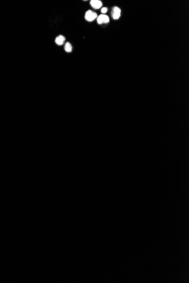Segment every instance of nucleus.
<instances>
[{
	"label": "nucleus",
	"instance_id": "0eeeda50",
	"mask_svg": "<svg viewBox=\"0 0 189 283\" xmlns=\"http://www.w3.org/2000/svg\"><path fill=\"white\" fill-rule=\"evenodd\" d=\"M101 11H102V13L105 14V13H106L107 12V8H106V7H103V8H102V10Z\"/></svg>",
	"mask_w": 189,
	"mask_h": 283
},
{
	"label": "nucleus",
	"instance_id": "423d86ee",
	"mask_svg": "<svg viewBox=\"0 0 189 283\" xmlns=\"http://www.w3.org/2000/svg\"><path fill=\"white\" fill-rule=\"evenodd\" d=\"M72 46L70 43L67 42L65 44V50L66 52H71L72 51Z\"/></svg>",
	"mask_w": 189,
	"mask_h": 283
},
{
	"label": "nucleus",
	"instance_id": "7ed1b4c3",
	"mask_svg": "<svg viewBox=\"0 0 189 283\" xmlns=\"http://www.w3.org/2000/svg\"><path fill=\"white\" fill-rule=\"evenodd\" d=\"M121 16V10L118 7H114L112 12V17L114 19H118Z\"/></svg>",
	"mask_w": 189,
	"mask_h": 283
},
{
	"label": "nucleus",
	"instance_id": "20e7f679",
	"mask_svg": "<svg viewBox=\"0 0 189 283\" xmlns=\"http://www.w3.org/2000/svg\"><path fill=\"white\" fill-rule=\"evenodd\" d=\"M90 4L95 9H99L103 5L102 1L99 0H91L90 2Z\"/></svg>",
	"mask_w": 189,
	"mask_h": 283
},
{
	"label": "nucleus",
	"instance_id": "f257e3e1",
	"mask_svg": "<svg viewBox=\"0 0 189 283\" xmlns=\"http://www.w3.org/2000/svg\"><path fill=\"white\" fill-rule=\"evenodd\" d=\"M97 17V14L94 11L91 10L87 11L85 14V18L87 21H94Z\"/></svg>",
	"mask_w": 189,
	"mask_h": 283
},
{
	"label": "nucleus",
	"instance_id": "f03ea898",
	"mask_svg": "<svg viewBox=\"0 0 189 283\" xmlns=\"http://www.w3.org/2000/svg\"><path fill=\"white\" fill-rule=\"evenodd\" d=\"M97 21L99 24H101L103 23H108L109 22V18L107 16L104 15V14H102L98 16Z\"/></svg>",
	"mask_w": 189,
	"mask_h": 283
},
{
	"label": "nucleus",
	"instance_id": "39448f33",
	"mask_svg": "<svg viewBox=\"0 0 189 283\" xmlns=\"http://www.w3.org/2000/svg\"><path fill=\"white\" fill-rule=\"evenodd\" d=\"M56 43L59 45H62L65 43V38L62 35H59L56 38Z\"/></svg>",
	"mask_w": 189,
	"mask_h": 283
}]
</instances>
